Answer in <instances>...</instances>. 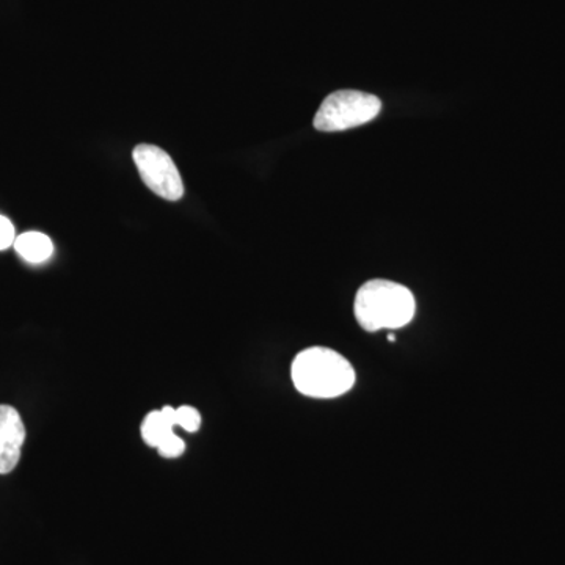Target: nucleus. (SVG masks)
<instances>
[{
  "mask_svg": "<svg viewBox=\"0 0 565 565\" xmlns=\"http://www.w3.org/2000/svg\"><path fill=\"white\" fill-rule=\"evenodd\" d=\"M159 455L166 457V459H174V457H180L184 455L185 444L184 440H181L177 434L170 435L166 441L158 448Z\"/></svg>",
  "mask_w": 565,
  "mask_h": 565,
  "instance_id": "9",
  "label": "nucleus"
},
{
  "mask_svg": "<svg viewBox=\"0 0 565 565\" xmlns=\"http://www.w3.org/2000/svg\"><path fill=\"white\" fill-rule=\"evenodd\" d=\"M14 241H17V236H14L13 223L0 215V252L10 248Z\"/></svg>",
  "mask_w": 565,
  "mask_h": 565,
  "instance_id": "10",
  "label": "nucleus"
},
{
  "mask_svg": "<svg viewBox=\"0 0 565 565\" xmlns=\"http://www.w3.org/2000/svg\"><path fill=\"white\" fill-rule=\"evenodd\" d=\"M353 310L366 332L397 330L415 318L416 302L411 289L399 282L371 280L356 292Z\"/></svg>",
  "mask_w": 565,
  "mask_h": 565,
  "instance_id": "2",
  "label": "nucleus"
},
{
  "mask_svg": "<svg viewBox=\"0 0 565 565\" xmlns=\"http://www.w3.org/2000/svg\"><path fill=\"white\" fill-rule=\"evenodd\" d=\"M382 110L377 96L359 90H340L323 99L315 117V128L341 132L373 121Z\"/></svg>",
  "mask_w": 565,
  "mask_h": 565,
  "instance_id": "3",
  "label": "nucleus"
},
{
  "mask_svg": "<svg viewBox=\"0 0 565 565\" xmlns=\"http://www.w3.org/2000/svg\"><path fill=\"white\" fill-rule=\"evenodd\" d=\"M25 441V426L20 412L0 405V475H9L20 463Z\"/></svg>",
  "mask_w": 565,
  "mask_h": 565,
  "instance_id": "5",
  "label": "nucleus"
},
{
  "mask_svg": "<svg viewBox=\"0 0 565 565\" xmlns=\"http://www.w3.org/2000/svg\"><path fill=\"white\" fill-rule=\"evenodd\" d=\"M14 250L22 259L31 264L47 262L54 253V244L46 234L29 232L21 234L14 241Z\"/></svg>",
  "mask_w": 565,
  "mask_h": 565,
  "instance_id": "7",
  "label": "nucleus"
},
{
  "mask_svg": "<svg viewBox=\"0 0 565 565\" xmlns=\"http://www.w3.org/2000/svg\"><path fill=\"white\" fill-rule=\"evenodd\" d=\"M297 392L316 399H333L351 392L355 370L341 353L327 348L305 349L291 367Z\"/></svg>",
  "mask_w": 565,
  "mask_h": 565,
  "instance_id": "1",
  "label": "nucleus"
},
{
  "mask_svg": "<svg viewBox=\"0 0 565 565\" xmlns=\"http://www.w3.org/2000/svg\"><path fill=\"white\" fill-rule=\"evenodd\" d=\"M174 418H177V426L182 427L188 433H196L202 426V415L191 405H181L180 408H177Z\"/></svg>",
  "mask_w": 565,
  "mask_h": 565,
  "instance_id": "8",
  "label": "nucleus"
},
{
  "mask_svg": "<svg viewBox=\"0 0 565 565\" xmlns=\"http://www.w3.org/2000/svg\"><path fill=\"white\" fill-rule=\"evenodd\" d=\"M134 162L141 180L156 195L167 202H178L184 195V184L173 159L154 145H139L134 148Z\"/></svg>",
  "mask_w": 565,
  "mask_h": 565,
  "instance_id": "4",
  "label": "nucleus"
},
{
  "mask_svg": "<svg viewBox=\"0 0 565 565\" xmlns=\"http://www.w3.org/2000/svg\"><path fill=\"white\" fill-rule=\"evenodd\" d=\"M174 414H177V408L167 405L162 411L150 412L145 416L140 429L145 444L152 448H159L170 435H173L174 427H177Z\"/></svg>",
  "mask_w": 565,
  "mask_h": 565,
  "instance_id": "6",
  "label": "nucleus"
}]
</instances>
